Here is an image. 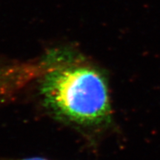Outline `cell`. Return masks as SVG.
Returning <instances> with one entry per match:
<instances>
[{"label": "cell", "mask_w": 160, "mask_h": 160, "mask_svg": "<svg viewBox=\"0 0 160 160\" xmlns=\"http://www.w3.org/2000/svg\"><path fill=\"white\" fill-rule=\"evenodd\" d=\"M39 91L48 110L68 122L95 126L111 116L107 80L92 66L62 64L45 68Z\"/></svg>", "instance_id": "6da1fadb"}, {"label": "cell", "mask_w": 160, "mask_h": 160, "mask_svg": "<svg viewBox=\"0 0 160 160\" xmlns=\"http://www.w3.org/2000/svg\"><path fill=\"white\" fill-rule=\"evenodd\" d=\"M27 81V73L23 66L0 67V102Z\"/></svg>", "instance_id": "7a4b0ae2"}, {"label": "cell", "mask_w": 160, "mask_h": 160, "mask_svg": "<svg viewBox=\"0 0 160 160\" xmlns=\"http://www.w3.org/2000/svg\"><path fill=\"white\" fill-rule=\"evenodd\" d=\"M14 160H48L45 158L42 157H29V158H23V159H14Z\"/></svg>", "instance_id": "3957f363"}]
</instances>
